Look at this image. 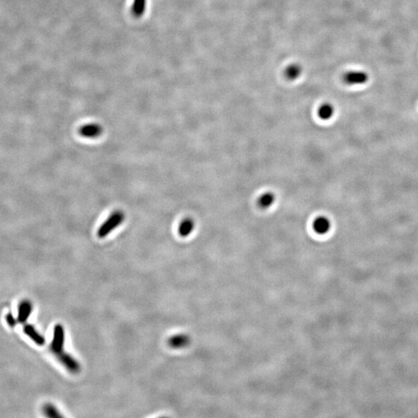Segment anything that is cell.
I'll use <instances>...</instances> for the list:
<instances>
[{
  "mask_svg": "<svg viewBox=\"0 0 418 418\" xmlns=\"http://www.w3.org/2000/svg\"><path fill=\"white\" fill-rule=\"evenodd\" d=\"M125 215L122 211H116L102 225L98 231V236L101 239L108 236L111 232L123 223Z\"/></svg>",
  "mask_w": 418,
  "mask_h": 418,
  "instance_id": "obj_1",
  "label": "cell"
},
{
  "mask_svg": "<svg viewBox=\"0 0 418 418\" xmlns=\"http://www.w3.org/2000/svg\"><path fill=\"white\" fill-rule=\"evenodd\" d=\"M65 331L62 325L57 324L53 328V338L51 343V349L53 353L57 355L64 351L65 346Z\"/></svg>",
  "mask_w": 418,
  "mask_h": 418,
  "instance_id": "obj_2",
  "label": "cell"
},
{
  "mask_svg": "<svg viewBox=\"0 0 418 418\" xmlns=\"http://www.w3.org/2000/svg\"><path fill=\"white\" fill-rule=\"evenodd\" d=\"M57 359L59 360L60 363L65 367L67 370H69L70 373H79L81 371V365L79 362L77 361L76 359L73 357L72 355L68 352H62L56 355Z\"/></svg>",
  "mask_w": 418,
  "mask_h": 418,
  "instance_id": "obj_3",
  "label": "cell"
},
{
  "mask_svg": "<svg viewBox=\"0 0 418 418\" xmlns=\"http://www.w3.org/2000/svg\"><path fill=\"white\" fill-rule=\"evenodd\" d=\"M369 78L366 73L363 71H348L343 76V80L347 85L349 86H355V85H362L365 84L368 81Z\"/></svg>",
  "mask_w": 418,
  "mask_h": 418,
  "instance_id": "obj_4",
  "label": "cell"
},
{
  "mask_svg": "<svg viewBox=\"0 0 418 418\" xmlns=\"http://www.w3.org/2000/svg\"><path fill=\"white\" fill-rule=\"evenodd\" d=\"M102 133H103V128L101 125L96 123L82 125L79 129L80 135L86 138H95L101 135Z\"/></svg>",
  "mask_w": 418,
  "mask_h": 418,
  "instance_id": "obj_5",
  "label": "cell"
},
{
  "mask_svg": "<svg viewBox=\"0 0 418 418\" xmlns=\"http://www.w3.org/2000/svg\"><path fill=\"white\" fill-rule=\"evenodd\" d=\"M331 222L328 219L327 217H317L315 220L314 221L313 228L314 232L319 235H325L331 229Z\"/></svg>",
  "mask_w": 418,
  "mask_h": 418,
  "instance_id": "obj_6",
  "label": "cell"
},
{
  "mask_svg": "<svg viewBox=\"0 0 418 418\" xmlns=\"http://www.w3.org/2000/svg\"><path fill=\"white\" fill-rule=\"evenodd\" d=\"M190 338L185 334H175L167 341V344L173 348H185L189 344Z\"/></svg>",
  "mask_w": 418,
  "mask_h": 418,
  "instance_id": "obj_7",
  "label": "cell"
},
{
  "mask_svg": "<svg viewBox=\"0 0 418 418\" xmlns=\"http://www.w3.org/2000/svg\"><path fill=\"white\" fill-rule=\"evenodd\" d=\"M25 334L31 338L33 342H35L37 346H43L45 344V339L41 334L37 331L33 325H26L23 328Z\"/></svg>",
  "mask_w": 418,
  "mask_h": 418,
  "instance_id": "obj_8",
  "label": "cell"
},
{
  "mask_svg": "<svg viewBox=\"0 0 418 418\" xmlns=\"http://www.w3.org/2000/svg\"><path fill=\"white\" fill-rule=\"evenodd\" d=\"M32 312V304L29 300H23L19 304L18 308L17 320L20 323H24L31 316Z\"/></svg>",
  "mask_w": 418,
  "mask_h": 418,
  "instance_id": "obj_9",
  "label": "cell"
},
{
  "mask_svg": "<svg viewBox=\"0 0 418 418\" xmlns=\"http://www.w3.org/2000/svg\"><path fill=\"white\" fill-rule=\"evenodd\" d=\"M276 196L272 192H265L258 198V206L262 209H269L275 202Z\"/></svg>",
  "mask_w": 418,
  "mask_h": 418,
  "instance_id": "obj_10",
  "label": "cell"
},
{
  "mask_svg": "<svg viewBox=\"0 0 418 418\" xmlns=\"http://www.w3.org/2000/svg\"><path fill=\"white\" fill-rule=\"evenodd\" d=\"M194 228V222L193 219L188 218L184 219L179 226L178 232L182 237H187L192 233Z\"/></svg>",
  "mask_w": 418,
  "mask_h": 418,
  "instance_id": "obj_11",
  "label": "cell"
},
{
  "mask_svg": "<svg viewBox=\"0 0 418 418\" xmlns=\"http://www.w3.org/2000/svg\"><path fill=\"white\" fill-rule=\"evenodd\" d=\"M302 74V68L298 64H291L287 67L285 76L288 80H296Z\"/></svg>",
  "mask_w": 418,
  "mask_h": 418,
  "instance_id": "obj_12",
  "label": "cell"
},
{
  "mask_svg": "<svg viewBox=\"0 0 418 418\" xmlns=\"http://www.w3.org/2000/svg\"><path fill=\"white\" fill-rule=\"evenodd\" d=\"M334 112V108L332 104L325 103V104H321L320 108H318L317 115L321 120H329L332 117Z\"/></svg>",
  "mask_w": 418,
  "mask_h": 418,
  "instance_id": "obj_13",
  "label": "cell"
},
{
  "mask_svg": "<svg viewBox=\"0 0 418 418\" xmlns=\"http://www.w3.org/2000/svg\"><path fill=\"white\" fill-rule=\"evenodd\" d=\"M146 9V0H134L133 6H132V12L133 15L137 17H140L144 14Z\"/></svg>",
  "mask_w": 418,
  "mask_h": 418,
  "instance_id": "obj_14",
  "label": "cell"
},
{
  "mask_svg": "<svg viewBox=\"0 0 418 418\" xmlns=\"http://www.w3.org/2000/svg\"><path fill=\"white\" fill-rule=\"evenodd\" d=\"M43 411H44V415L48 417V418H62V415L60 414L58 410L52 403H47V404L44 405Z\"/></svg>",
  "mask_w": 418,
  "mask_h": 418,
  "instance_id": "obj_15",
  "label": "cell"
},
{
  "mask_svg": "<svg viewBox=\"0 0 418 418\" xmlns=\"http://www.w3.org/2000/svg\"><path fill=\"white\" fill-rule=\"evenodd\" d=\"M6 322H7L8 325H10V327H14L16 324H17L15 317H14V315L11 313L8 314L7 315H6Z\"/></svg>",
  "mask_w": 418,
  "mask_h": 418,
  "instance_id": "obj_16",
  "label": "cell"
}]
</instances>
